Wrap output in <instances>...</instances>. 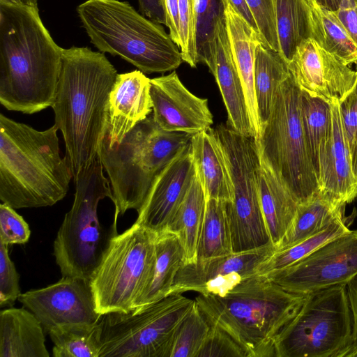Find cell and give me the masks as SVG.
<instances>
[{"label":"cell","mask_w":357,"mask_h":357,"mask_svg":"<svg viewBox=\"0 0 357 357\" xmlns=\"http://www.w3.org/2000/svg\"><path fill=\"white\" fill-rule=\"evenodd\" d=\"M63 48L44 26L38 6L0 1V103L26 114L52 107Z\"/></svg>","instance_id":"obj_1"},{"label":"cell","mask_w":357,"mask_h":357,"mask_svg":"<svg viewBox=\"0 0 357 357\" xmlns=\"http://www.w3.org/2000/svg\"><path fill=\"white\" fill-rule=\"evenodd\" d=\"M118 73L104 53L89 47L62 51L52 109L61 130L73 179L98 157L106 135L109 99Z\"/></svg>","instance_id":"obj_2"},{"label":"cell","mask_w":357,"mask_h":357,"mask_svg":"<svg viewBox=\"0 0 357 357\" xmlns=\"http://www.w3.org/2000/svg\"><path fill=\"white\" fill-rule=\"evenodd\" d=\"M57 127L38 130L0 114V199L15 209L51 206L69 190L73 172L61 156Z\"/></svg>","instance_id":"obj_3"},{"label":"cell","mask_w":357,"mask_h":357,"mask_svg":"<svg viewBox=\"0 0 357 357\" xmlns=\"http://www.w3.org/2000/svg\"><path fill=\"white\" fill-rule=\"evenodd\" d=\"M305 297L255 274L222 297L199 294L195 300L209 324L227 333L247 357H275V339Z\"/></svg>","instance_id":"obj_4"},{"label":"cell","mask_w":357,"mask_h":357,"mask_svg":"<svg viewBox=\"0 0 357 357\" xmlns=\"http://www.w3.org/2000/svg\"><path fill=\"white\" fill-rule=\"evenodd\" d=\"M91 42L101 52L119 56L144 74L176 69L179 47L160 24L119 0H87L77 8Z\"/></svg>","instance_id":"obj_5"},{"label":"cell","mask_w":357,"mask_h":357,"mask_svg":"<svg viewBox=\"0 0 357 357\" xmlns=\"http://www.w3.org/2000/svg\"><path fill=\"white\" fill-rule=\"evenodd\" d=\"M192 136L162 130L151 113L119 143L109 146L102 140L98 158L109 178L114 222L119 214L128 210L139 211L157 174L190 142Z\"/></svg>","instance_id":"obj_6"},{"label":"cell","mask_w":357,"mask_h":357,"mask_svg":"<svg viewBox=\"0 0 357 357\" xmlns=\"http://www.w3.org/2000/svg\"><path fill=\"white\" fill-rule=\"evenodd\" d=\"M301 89L291 73L278 87L268 120L259 139L260 156L300 204L319 192L310 157L301 114Z\"/></svg>","instance_id":"obj_7"},{"label":"cell","mask_w":357,"mask_h":357,"mask_svg":"<svg viewBox=\"0 0 357 357\" xmlns=\"http://www.w3.org/2000/svg\"><path fill=\"white\" fill-rule=\"evenodd\" d=\"M98 157L73 179L74 202L54 241V256L62 277L90 280L100 264L109 238L105 239L98 216L100 200L114 196Z\"/></svg>","instance_id":"obj_8"},{"label":"cell","mask_w":357,"mask_h":357,"mask_svg":"<svg viewBox=\"0 0 357 357\" xmlns=\"http://www.w3.org/2000/svg\"><path fill=\"white\" fill-rule=\"evenodd\" d=\"M352 318L346 284L305 295L274 343L275 357H349Z\"/></svg>","instance_id":"obj_9"},{"label":"cell","mask_w":357,"mask_h":357,"mask_svg":"<svg viewBox=\"0 0 357 357\" xmlns=\"http://www.w3.org/2000/svg\"><path fill=\"white\" fill-rule=\"evenodd\" d=\"M157 234L137 222L110 236L89 282L100 314L130 312L148 284L155 257Z\"/></svg>","instance_id":"obj_10"},{"label":"cell","mask_w":357,"mask_h":357,"mask_svg":"<svg viewBox=\"0 0 357 357\" xmlns=\"http://www.w3.org/2000/svg\"><path fill=\"white\" fill-rule=\"evenodd\" d=\"M217 137L231 181L232 197L225 202V211L233 252L272 243L259 199L261 160L257 142L227 128L219 132Z\"/></svg>","instance_id":"obj_11"},{"label":"cell","mask_w":357,"mask_h":357,"mask_svg":"<svg viewBox=\"0 0 357 357\" xmlns=\"http://www.w3.org/2000/svg\"><path fill=\"white\" fill-rule=\"evenodd\" d=\"M195 303L175 293L137 312L102 314L99 357H163L175 328Z\"/></svg>","instance_id":"obj_12"},{"label":"cell","mask_w":357,"mask_h":357,"mask_svg":"<svg viewBox=\"0 0 357 357\" xmlns=\"http://www.w3.org/2000/svg\"><path fill=\"white\" fill-rule=\"evenodd\" d=\"M356 274L357 230H350L295 264L266 275L289 292L306 295L346 284Z\"/></svg>","instance_id":"obj_13"},{"label":"cell","mask_w":357,"mask_h":357,"mask_svg":"<svg viewBox=\"0 0 357 357\" xmlns=\"http://www.w3.org/2000/svg\"><path fill=\"white\" fill-rule=\"evenodd\" d=\"M275 251L271 243L258 249L185 263L175 277L171 294L192 291L222 297L243 280L257 274L259 266Z\"/></svg>","instance_id":"obj_14"},{"label":"cell","mask_w":357,"mask_h":357,"mask_svg":"<svg viewBox=\"0 0 357 357\" xmlns=\"http://www.w3.org/2000/svg\"><path fill=\"white\" fill-rule=\"evenodd\" d=\"M18 301L47 334L58 326L94 324L102 316L96 310L89 280L80 278L62 277L54 284L21 294Z\"/></svg>","instance_id":"obj_15"},{"label":"cell","mask_w":357,"mask_h":357,"mask_svg":"<svg viewBox=\"0 0 357 357\" xmlns=\"http://www.w3.org/2000/svg\"><path fill=\"white\" fill-rule=\"evenodd\" d=\"M150 83L152 115L160 128L193 135L211 128L213 120L208 99L191 93L176 71L151 79Z\"/></svg>","instance_id":"obj_16"},{"label":"cell","mask_w":357,"mask_h":357,"mask_svg":"<svg viewBox=\"0 0 357 357\" xmlns=\"http://www.w3.org/2000/svg\"><path fill=\"white\" fill-rule=\"evenodd\" d=\"M301 90L328 102L342 100L354 88L357 70H352L312 38L302 42L288 63Z\"/></svg>","instance_id":"obj_17"},{"label":"cell","mask_w":357,"mask_h":357,"mask_svg":"<svg viewBox=\"0 0 357 357\" xmlns=\"http://www.w3.org/2000/svg\"><path fill=\"white\" fill-rule=\"evenodd\" d=\"M195 174L190 142L157 174L136 222L157 234L166 231Z\"/></svg>","instance_id":"obj_18"},{"label":"cell","mask_w":357,"mask_h":357,"mask_svg":"<svg viewBox=\"0 0 357 357\" xmlns=\"http://www.w3.org/2000/svg\"><path fill=\"white\" fill-rule=\"evenodd\" d=\"M331 105V130L321 156L319 192L328 201L345 206L357 197V181L352 170L351 155L342 126L339 100Z\"/></svg>","instance_id":"obj_19"},{"label":"cell","mask_w":357,"mask_h":357,"mask_svg":"<svg viewBox=\"0 0 357 357\" xmlns=\"http://www.w3.org/2000/svg\"><path fill=\"white\" fill-rule=\"evenodd\" d=\"M151 79L136 70L118 74L109 99L108 121L103 140L112 146L153 111Z\"/></svg>","instance_id":"obj_20"},{"label":"cell","mask_w":357,"mask_h":357,"mask_svg":"<svg viewBox=\"0 0 357 357\" xmlns=\"http://www.w3.org/2000/svg\"><path fill=\"white\" fill-rule=\"evenodd\" d=\"M208 68L215 77L227 109V126L241 135L254 137L243 85L230 47L225 16L216 26L212 59Z\"/></svg>","instance_id":"obj_21"},{"label":"cell","mask_w":357,"mask_h":357,"mask_svg":"<svg viewBox=\"0 0 357 357\" xmlns=\"http://www.w3.org/2000/svg\"><path fill=\"white\" fill-rule=\"evenodd\" d=\"M227 35L233 59L243 85L254 137L258 140L260 128L255 89V51L261 42L258 31L231 6L223 0Z\"/></svg>","instance_id":"obj_22"},{"label":"cell","mask_w":357,"mask_h":357,"mask_svg":"<svg viewBox=\"0 0 357 357\" xmlns=\"http://www.w3.org/2000/svg\"><path fill=\"white\" fill-rule=\"evenodd\" d=\"M45 331L27 308L0 312V357H49Z\"/></svg>","instance_id":"obj_23"},{"label":"cell","mask_w":357,"mask_h":357,"mask_svg":"<svg viewBox=\"0 0 357 357\" xmlns=\"http://www.w3.org/2000/svg\"><path fill=\"white\" fill-rule=\"evenodd\" d=\"M196 174L206 200H231V181L220 144L212 128L193 135L190 139Z\"/></svg>","instance_id":"obj_24"},{"label":"cell","mask_w":357,"mask_h":357,"mask_svg":"<svg viewBox=\"0 0 357 357\" xmlns=\"http://www.w3.org/2000/svg\"><path fill=\"white\" fill-rule=\"evenodd\" d=\"M259 194L271 242L276 250L292 226L300 204L260 156Z\"/></svg>","instance_id":"obj_25"},{"label":"cell","mask_w":357,"mask_h":357,"mask_svg":"<svg viewBox=\"0 0 357 357\" xmlns=\"http://www.w3.org/2000/svg\"><path fill=\"white\" fill-rule=\"evenodd\" d=\"M155 257L151 277L131 312H137L171 294L175 277L184 264L183 246L174 233L165 231L157 234Z\"/></svg>","instance_id":"obj_26"},{"label":"cell","mask_w":357,"mask_h":357,"mask_svg":"<svg viewBox=\"0 0 357 357\" xmlns=\"http://www.w3.org/2000/svg\"><path fill=\"white\" fill-rule=\"evenodd\" d=\"M290 75L288 63L281 54L261 42L256 48L255 63V89L260 135L270 116L276 91Z\"/></svg>","instance_id":"obj_27"},{"label":"cell","mask_w":357,"mask_h":357,"mask_svg":"<svg viewBox=\"0 0 357 357\" xmlns=\"http://www.w3.org/2000/svg\"><path fill=\"white\" fill-rule=\"evenodd\" d=\"M279 52L289 63L300 44L312 38V17L307 0H273Z\"/></svg>","instance_id":"obj_28"},{"label":"cell","mask_w":357,"mask_h":357,"mask_svg":"<svg viewBox=\"0 0 357 357\" xmlns=\"http://www.w3.org/2000/svg\"><path fill=\"white\" fill-rule=\"evenodd\" d=\"M206 204L203 188L195 174L184 199L166 229L179 239L184 250V264L197 261V248Z\"/></svg>","instance_id":"obj_29"},{"label":"cell","mask_w":357,"mask_h":357,"mask_svg":"<svg viewBox=\"0 0 357 357\" xmlns=\"http://www.w3.org/2000/svg\"><path fill=\"white\" fill-rule=\"evenodd\" d=\"M301 114L307 149L317 178L321 156L331 130V105L301 90Z\"/></svg>","instance_id":"obj_30"},{"label":"cell","mask_w":357,"mask_h":357,"mask_svg":"<svg viewBox=\"0 0 357 357\" xmlns=\"http://www.w3.org/2000/svg\"><path fill=\"white\" fill-rule=\"evenodd\" d=\"M312 10V38L347 65L357 63V45L347 33L335 13L315 2Z\"/></svg>","instance_id":"obj_31"},{"label":"cell","mask_w":357,"mask_h":357,"mask_svg":"<svg viewBox=\"0 0 357 357\" xmlns=\"http://www.w3.org/2000/svg\"><path fill=\"white\" fill-rule=\"evenodd\" d=\"M345 206L334 205L319 194L306 204H300L294 222L276 251L289 248L325 229L343 215Z\"/></svg>","instance_id":"obj_32"},{"label":"cell","mask_w":357,"mask_h":357,"mask_svg":"<svg viewBox=\"0 0 357 357\" xmlns=\"http://www.w3.org/2000/svg\"><path fill=\"white\" fill-rule=\"evenodd\" d=\"M233 253L231 233L225 211V202L206 200L205 214L200 231L197 260Z\"/></svg>","instance_id":"obj_33"},{"label":"cell","mask_w":357,"mask_h":357,"mask_svg":"<svg viewBox=\"0 0 357 357\" xmlns=\"http://www.w3.org/2000/svg\"><path fill=\"white\" fill-rule=\"evenodd\" d=\"M49 335L54 344V357H99V321L58 326Z\"/></svg>","instance_id":"obj_34"},{"label":"cell","mask_w":357,"mask_h":357,"mask_svg":"<svg viewBox=\"0 0 357 357\" xmlns=\"http://www.w3.org/2000/svg\"><path fill=\"white\" fill-rule=\"evenodd\" d=\"M349 231L344 215H340L316 234L284 250L275 251L259 266L257 274L266 275L287 268L307 257L329 241Z\"/></svg>","instance_id":"obj_35"},{"label":"cell","mask_w":357,"mask_h":357,"mask_svg":"<svg viewBox=\"0 0 357 357\" xmlns=\"http://www.w3.org/2000/svg\"><path fill=\"white\" fill-rule=\"evenodd\" d=\"M210 329L196 302L175 328L163 357H197Z\"/></svg>","instance_id":"obj_36"},{"label":"cell","mask_w":357,"mask_h":357,"mask_svg":"<svg viewBox=\"0 0 357 357\" xmlns=\"http://www.w3.org/2000/svg\"><path fill=\"white\" fill-rule=\"evenodd\" d=\"M225 16L223 0H196V49L198 63L208 67L216 26Z\"/></svg>","instance_id":"obj_37"},{"label":"cell","mask_w":357,"mask_h":357,"mask_svg":"<svg viewBox=\"0 0 357 357\" xmlns=\"http://www.w3.org/2000/svg\"><path fill=\"white\" fill-rule=\"evenodd\" d=\"M180 45L182 58L190 67L199 63L196 49V0H178Z\"/></svg>","instance_id":"obj_38"},{"label":"cell","mask_w":357,"mask_h":357,"mask_svg":"<svg viewBox=\"0 0 357 357\" xmlns=\"http://www.w3.org/2000/svg\"><path fill=\"white\" fill-rule=\"evenodd\" d=\"M255 22L260 39L279 52L273 0H245Z\"/></svg>","instance_id":"obj_39"},{"label":"cell","mask_w":357,"mask_h":357,"mask_svg":"<svg viewBox=\"0 0 357 357\" xmlns=\"http://www.w3.org/2000/svg\"><path fill=\"white\" fill-rule=\"evenodd\" d=\"M31 231L28 223L15 208L1 203L0 205V243L6 245L24 244L29 240Z\"/></svg>","instance_id":"obj_40"},{"label":"cell","mask_w":357,"mask_h":357,"mask_svg":"<svg viewBox=\"0 0 357 357\" xmlns=\"http://www.w3.org/2000/svg\"><path fill=\"white\" fill-rule=\"evenodd\" d=\"M197 357H247V354L227 333L216 326L210 325Z\"/></svg>","instance_id":"obj_41"},{"label":"cell","mask_w":357,"mask_h":357,"mask_svg":"<svg viewBox=\"0 0 357 357\" xmlns=\"http://www.w3.org/2000/svg\"><path fill=\"white\" fill-rule=\"evenodd\" d=\"M20 294L19 275L9 257L8 245L0 243V307L12 306Z\"/></svg>","instance_id":"obj_42"},{"label":"cell","mask_w":357,"mask_h":357,"mask_svg":"<svg viewBox=\"0 0 357 357\" xmlns=\"http://www.w3.org/2000/svg\"><path fill=\"white\" fill-rule=\"evenodd\" d=\"M339 109L351 155H352L357 141V79L351 91L339 100Z\"/></svg>","instance_id":"obj_43"},{"label":"cell","mask_w":357,"mask_h":357,"mask_svg":"<svg viewBox=\"0 0 357 357\" xmlns=\"http://www.w3.org/2000/svg\"><path fill=\"white\" fill-rule=\"evenodd\" d=\"M342 26L357 45V2L343 0L334 11Z\"/></svg>","instance_id":"obj_44"},{"label":"cell","mask_w":357,"mask_h":357,"mask_svg":"<svg viewBox=\"0 0 357 357\" xmlns=\"http://www.w3.org/2000/svg\"><path fill=\"white\" fill-rule=\"evenodd\" d=\"M352 318V345L349 357H357V274L346 283Z\"/></svg>","instance_id":"obj_45"},{"label":"cell","mask_w":357,"mask_h":357,"mask_svg":"<svg viewBox=\"0 0 357 357\" xmlns=\"http://www.w3.org/2000/svg\"><path fill=\"white\" fill-rule=\"evenodd\" d=\"M166 17L165 26L169 29V36L179 47L180 24L178 15V0H162Z\"/></svg>","instance_id":"obj_46"},{"label":"cell","mask_w":357,"mask_h":357,"mask_svg":"<svg viewBox=\"0 0 357 357\" xmlns=\"http://www.w3.org/2000/svg\"><path fill=\"white\" fill-rule=\"evenodd\" d=\"M141 13L155 22L166 24L162 0H138Z\"/></svg>","instance_id":"obj_47"},{"label":"cell","mask_w":357,"mask_h":357,"mask_svg":"<svg viewBox=\"0 0 357 357\" xmlns=\"http://www.w3.org/2000/svg\"><path fill=\"white\" fill-rule=\"evenodd\" d=\"M236 11L257 31V28L254 18L245 0H227Z\"/></svg>","instance_id":"obj_48"},{"label":"cell","mask_w":357,"mask_h":357,"mask_svg":"<svg viewBox=\"0 0 357 357\" xmlns=\"http://www.w3.org/2000/svg\"><path fill=\"white\" fill-rule=\"evenodd\" d=\"M308 3L315 2L319 6L329 9L332 11H336L340 4L343 0H307ZM357 2V0H354Z\"/></svg>","instance_id":"obj_49"},{"label":"cell","mask_w":357,"mask_h":357,"mask_svg":"<svg viewBox=\"0 0 357 357\" xmlns=\"http://www.w3.org/2000/svg\"><path fill=\"white\" fill-rule=\"evenodd\" d=\"M351 161H352V170L353 174L355 178L357 181V141L355 144L352 155H351Z\"/></svg>","instance_id":"obj_50"},{"label":"cell","mask_w":357,"mask_h":357,"mask_svg":"<svg viewBox=\"0 0 357 357\" xmlns=\"http://www.w3.org/2000/svg\"><path fill=\"white\" fill-rule=\"evenodd\" d=\"M22 1L26 4L38 6L37 0H22Z\"/></svg>","instance_id":"obj_51"},{"label":"cell","mask_w":357,"mask_h":357,"mask_svg":"<svg viewBox=\"0 0 357 357\" xmlns=\"http://www.w3.org/2000/svg\"><path fill=\"white\" fill-rule=\"evenodd\" d=\"M2 2H8V3H20L23 2L22 0H0Z\"/></svg>","instance_id":"obj_52"}]
</instances>
